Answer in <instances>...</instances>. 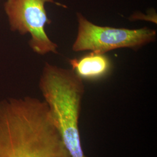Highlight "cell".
Listing matches in <instances>:
<instances>
[{"label": "cell", "mask_w": 157, "mask_h": 157, "mask_svg": "<svg viewBox=\"0 0 157 157\" xmlns=\"http://www.w3.org/2000/svg\"><path fill=\"white\" fill-rule=\"evenodd\" d=\"M0 157H72L48 105L32 97L0 101Z\"/></svg>", "instance_id": "obj_1"}, {"label": "cell", "mask_w": 157, "mask_h": 157, "mask_svg": "<svg viewBox=\"0 0 157 157\" xmlns=\"http://www.w3.org/2000/svg\"><path fill=\"white\" fill-rule=\"evenodd\" d=\"M39 88L72 157H87L78 128L85 91L83 80L71 69L46 62L40 78Z\"/></svg>", "instance_id": "obj_2"}, {"label": "cell", "mask_w": 157, "mask_h": 157, "mask_svg": "<svg viewBox=\"0 0 157 157\" xmlns=\"http://www.w3.org/2000/svg\"><path fill=\"white\" fill-rule=\"evenodd\" d=\"M78 34L72 50L75 52L90 51L105 54L119 48L137 51L154 42L157 32L144 27L137 29L101 26L89 21L81 13H76Z\"/></svg>", "instance_id": "obj_3"}, {"label": "cell", "mask_w": 157, "mask_h": 157, "mask_svg": "<svg viewBox=\"0 0 157 157\" xmlns=\"http://www.w3.org/2000/svg\"><path fill=\"white\" fill-rule=\"evenodd\" d=\"M47 3L66 7L54 0H6L4 4L10 30L22 36L30 35L29 45L40 56L58 54V46L45 32V26L51 23L45 10Z\"/></svg>", "instance_id": "obj_4"}, {"label": "cell", "mask_w": 157, "mask_h": 157, "mask_svg": "<svg viewBox=\"0 0 157 157\" xmlns=\"http://www.w3.org/2000/svg\"><path fill=\"white\" fill-rule=\"evenodd\" d=\"M73 72L82 80H96L111 71L112 62L104 54L91 52L79 58L69 59Z\"/></svg>", "instance_id": "obj_5"}]
</instances>
